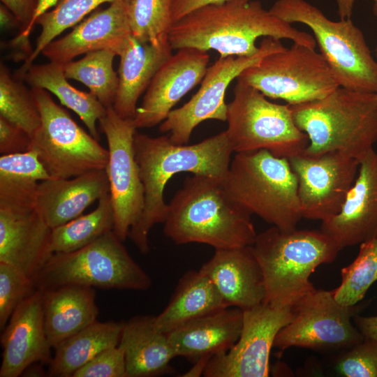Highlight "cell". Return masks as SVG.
I'll return each instance as SVG.
<instances>
[{
  "label": "cell",
  "mask_w": 377,
  "mask_h": 377,
  "mask_svg": "<svg viewBox=\"0 0 377 377\" xmlns=\"http://www.w3.org/2000/svg\"><path fill=\"white\" fill-rule=\"evenodd\" d=\"M133 147L144 186L145 204L128 237L142 253L149 251V235L157 223H163L168 204L164 189L179 172H191L223 179L233 151L226 131L193 145L172 142L168 135L151 137L137 131Z\"/></svg>",
  "instance_id": "1"
},
{
  "label": "cell",
  "mask_w": 377,
  "mask_h": 377,
  "mask_svg": "<svg viewBox=\"0 0 377 377\" xmlns=\"http://www.w3.org/2000/svg\"><path fill=\"white\" fill-rule=\"evenodd\" d=\"M291 24L258 1L228 0L200 7L173 22L169 43L173 50H214L221 57L255 54L260 37L290 39L315 49L314 37Z\"/></svg>",
  "instance_id": "2"
},
{
  "label": "cell",
  "mask_w": 377,
  "mask_h": 377,
  "mask_svg": "<svg viewBox=\"0 0 377 377\" xmlns=\"http://www.w3.org/2000/svg\"><path fill=\"white\" fill-rule=\"evenodd\" d=\"M222 180L187 177L168 204L164 234L177 244L200 243L215 249L251 246L257 236L251 215L230 197Z\"/></svg>",
  "instance_id": "3"
},
{
  "label": "cell",
  "mask_w": 377,
  "mask_h": 377,
  "mask_svg": "<svg viewBox=\"0 0 377 377\" xmlns=\"http://www.w3.org/2000/svg\"><path fill=\"white\" fill-rule=\"evenodd\" d=\"M290 106L308 137L306 154L339 152L360 161L377 141L376 93L339 87L324 98Z\"/></svg>",
  "instance_id": "4"
},
{
  "label": "cell",
  "mask_w": 377,
  "mask_h": 377,
  "mask_svg": "<svg viewBox=\"0 0 377 377\" xmlns=\"http://www.w3.org/2000/svg\"><path fill=\"white\" fill-rule=\"evenodd\" d=\"M251 249L263 274L265 302L273 306H293L314 290L311 274L340 251L320 230L285 231L273 226L257 234Z\"/></svg>",
  "instance_id": "5"
},
{
  "label": "cell",
  "mask_w": 377,
  "mask_h": 377,
  "mask_svg": "<svg viewBox=\"0 0 377 377\" xmlns=\"http://www.w3.org/2000/svg\"><path fill=\"white\" fill-rule=\"evenodd\" d=\"M230 195L251 215L282 230L302 219L297 180L288 158L267 149L236 153L222 180Z\"/></svg>",
  "instance_id": "6"
},
{
  "label": "cell",
  "mask_w": 377,
  "mask_h": 377,
  "mask_svg": "<svg viewBox=\"0 0 377 377\" xmlns=\"http://www.w3.org/2000/svg\"><path fill=\"white\" fill-rule=\"evenodd\" d=\"M269 11L281 20L309 27L339 87L377 92V62L362 31L350 19L335 22L305 0H277Z\"/></svg>",
  "instance_id": "7"
},
{
  "label": "cell",
  "mask_w": 377,
  "mask_h": 377,
  "mask_svg": "<svg viewBox=\"0 0 377 377\" xmlns=\"http://www.w3.org/2000/svg\"><path fill=\"white\" fill-rule=\"evenodd\" d=\"M113 230L70 253H54L34 280L46 290L68 284L146 290L149 276L133 259Z\"/></svg>",
  "instance_id": "8"
},
{
  "label": "cell",
  "mask_w": 377,
  "mask_h": 377,
  "mask_svg": "<svg viewBox=\"0 0 377 377\" xmlns=\"http://www.w3.org/2000/svg\"><path fill=\"white\" fill-rule=\"evenodd\" d=\"M228 104L226 130L234 152L267 149L289 158L304 151L306 133L295 124L289 104L269 101L254 87L237 80Z\"/></svg>",
  "instance_id": "9"
},
{
  "label": "cell",
  "mask_w": 377,
  "mask_h": 377,
  "mask_svg": "<svg viewBox=\"0 0 377 377\" xmlns=\"http://www.w3.org/2000/svg\"><path fill=\"white\" fill-rule=\"evenodd\" d=\"M31 91L40 124L31 138L29 149L36 151L51 178L67 179L105 170L108 149L56 103L49 91L38 87H31Z\"/></svg>",
  "instance_id": "10"
},
{
  "label": "cell",
  "mask_w": 377,
  "mask_h": 377,
  "mask_svg": "<svg viewBox=\"0 0 377 377\" xmlns=\"http://www.w3.org/2000/svg\"><path fill=\"white\" fill-rule=\"evenodd\" d=\"M236 80L289 105L324 98L339 87L322 54L297 43L265 56Z\"/></svg>",
  "instance_id": "11"
},
{
  "label": "cell",
  "mask_w": 377,
  "mask_h": 377,
  "mask_svg": "<svg viewBox=\"0 0 377 377\" xmlns=\"http://www.w3.org/2000/svg\"><path fill=\"white\" fill-rule=\"evenodd\" d=\"M355 310L339 304L332 290L315 288L293 306V319L278 332L273 347L281 353L291 347L347 350L364 338L351 322Z\"/></svg>",
  "instance_id": "12"
},
{
  "label": "cell",
  "mask_w": 377,
  "mask_h": 377,
  "mask_svg": "<svg viewBox=\"0 0 377 377\" xmlns=\"http://www.w3.org/2000/svg\"><path fill=\"white\" fill-rule=\"evenodd\" d=\"M36 189L0 190V262L34 281L53 254L52 228L36 207Z\"/></svg>",
  "instance_id": "13"
},
{
  "label": "cell",
  "mask_w": 377,
  "mask_h": 377,
  "mask_svg": "<svg viewBox=\"0 0 377 377\" xmlns=\"http://www.w3.org/2000/svg\"><path fill=\"white\" fill-rule=\"evenodd\" d=\"M284 48L280 40L265 37L259 50L252 56L220 57L207 68L198 91L187 103L169 113L159 131L168 133L172 142L185 145L201 122L208 119L226 121L228 104L225 94L230 82L265 56Z\"/></svg>",
  "instance_id": "14"
},
{
  "label": "cell",
  "mask_w": 377,
  "mask_h": 377,
  "mask_svg": "<svg viewBox=\"0 0 377 377\" xmlns=\"http://www.w3.org/2000/svg\"><path fill=\"white\" fill-rule=\"evenodd\" d=\"M98 122L108 147L105 170L114 211L113 231L124 242L139 220L145 204L144 186L133 147L137 128L133 119L119 117L112 107L107 108Z\"/></svg>",
  "instance_id": "15"
},
{
  "label": "cell",
  "mask_w": 377,
  "mask_h": 377,
  "mask_svg": "<svg viewBox=\"0 0 377 377\" xmlns=\"http://www.w3.org/2000/svg\"><path fill=\"white\" fill-rule=\"evenodd\" d=\"M293 306L263 302L243 310L242 332L237 342L224 354L212 357L205 377H265L276 334L293 319Z\"/></svg>",
  "instance_id": "16"
},
{
  "label": "cell",
  "mask_w": 377,
  "mask_h": 377,
  "mask_svg": "<svg viewBox=\"0 0 377 377\" xmlns=\"http://www.w3.org/2000/svg\"><path fill=\"white\" fill-rule=\"evenodd\" d=\"M297 180L302 218L323 221L341 209L359 169V161L339 152L288 158Z\"/></svg>",
  "instance_id": "17"
},
{
  "label": "cell",
  "mask_w": 377,
  "mask_h": 377,
  "mask_svg": "<svg viewBox=\"0 0 377 377\" xmlns=\"http://www.w3.org/2000/svg\"><path fill=\"white\" fill-rule=\"evenodd\" d=\"M177 50L158 69L146 90L133 119L136 128L161 124L180 99L202 82L209 61L207 52L189 47Z\"/></svg>",
  "instance_id": "18"
},
{
  "label": "cell",
  "mask_w": 377,
  "mask_h": 377,
  "mask_svg": "<svg viewBox=\"0 0 377 377\" xmlns=\"http://www.w3.org/2000/svg\"><path fill=\"white\" fill-rule=\"evenodd\" d=\"M320 230L339 250L377 237V152L359 161L355 180L340 211L321 221Z\"/></svg>",
  "instance_id": "19"
},
{
  "label": "cell",
  "mask_w": 377,
  "mask_h": 377,
  "mask_svg": "<svg viewBox=\"0 0 377 377\" xmlns=\"http://www.w3.org/2000/svg\"><path fill=\"white\" fill-rule=\"evenodd\" d=\"M131 0H117L105 9H96L73 30L50 42L41 54L49 61L65 64L88 52L110 50L117 55L131 36L128 22Z\"/></svg>",
  "instance_id": "20"
},
{
  "label": "cell",
  "mask_w": 377,
  "mask_h": 377,
  "mask_svg": "<svg viewBox=\"0 0 377 377\" xmlns=\"http://www.w3.org/2000/svg\"><path fill=\"white\" fill-rule=\"evenodd\" d=\"M42 290L37 289L22 302L3 330L0 377H17L31 364H49L52 348L47 339Z\"/></svg>",
  "instance_id": "21"
},
{
  "label": "cell",
  "mask_w": 377,
  "mask_h": 377,
  "mask_svg": "<svg viewBox=\"0 0 377 377\" xmlns=\"http://www.w3.org/2000/svg\"><path fill=\"white\" fill-rule=\"evenodd\" d=\"M199 270L212 281L229 307L243 311L265 302L263 274L251 246L216 249Z\"/></svg>",
  "instance_id": "22"
},
{
  "label": "cell",
  "mask_w": 377,
  "mask_h": 377,
  "mask_svg": "<svg viewBox=\"0 0 377 377\" xmlns=\"http://www.w3.org/2000/svg\"><path fill=\"white\" fill-rule=\"evenodd\" d=\"M110 192L105 170H96L67 179L38 183L36 207L47 224L54 228L81 216L86 208Z\"/></svg>",
  "instance_id": "23"
},
{
  "label": "cell",
  "mask_w": 377,
  "mask_h": 377,
  "mask_svg": "<svg viewBox=\"0 0 377 377\" xmlns=\"http://www.w3.org/2000/svg\"><path fill=\"white\" fill-rule=\"evenodd\" d=\"M243 311L230 306L193 320L168 334L176 357L197 362L226 353L238 340Z\"/></svg>",
  "instance_id": "24"
},
{
  "label": "cell",
  "mask_w": 377,
  "mask_h": 377,
  "mask_svg": "<svg viewBox=\"0 0 377 377\" xmlns=\"http://www.w3.org/2000/svg\"><path fill=\"white\" fill-rule=\"evenodd\" d=\"M170 44L156 47L142 43L132 35L118 54L119 84L113 109L124 119H133L137 103L145 93L161 66L172 54Z\"/></svg>",
  "instance_id": "25"
},
{
  "label": "cell",
  "mask_w": 377,
  "mask_h": 377,
  "mask_svg": "<svg viewBox=\"0 0 377 377\" xmlns=\"http://www.w3.org/2000/svg\"><path fill=\"white\" fill-rule=\"evenodd\" d=\"M42 293L44 326L52 348L97 320L92 287L68 284Z\"/></svg>",
  "instance_id": "26"
},
{
  "label": "cell",
  "mask_w": 377,
  "mask_h": 377,
  "mask_svg": "<svg viewBox=\"0 0 377 377\" xmlns=\"http://www.w3.org/2000/svg\"><path fill=\"white\" fill-rule=\"evenodd\" d=\"M119 346L125 357L127 377H151L171 373L176 357L168 334L158 331L154 316H138L124 323Z\"/></svg>",
  "instance_id": "27"
},
{
  "label": "cell",
  "mask_w": 377,
  "mask_h": 377,
  "mask_svg": "<svg viewBox=\"0 0 377 377\" xmlns=\"http://www.w3.org/2000/svg\"><path fill=\"white\" fill-rule=\"evenodd\" d=\"M227 307L229 306L208 276L200 270H191L179 279L165 308L154 316V325L158 331L168 334Z\"/></svg>",
  "instance_id": "28"
},
{
  "label": "cell",
  "mask_w": 377,
  "mask_h": 377,
  "mask_svg": "<svg viewBox=\"0 0 377 377\" xmlns=\"http://www.w3.org/2000/svg\"><path fill=\"white\" fill-rule=\"evenodd\" d=\"M124 323L98 320L69 337L57 347L48 364L47 374L53 377H72L95 356L119 343Z\"/></svg>",
  "instance_id": "29"
},
{
  "label": "cell",
  "mask_w": 377,
  "mask_h": 377,
  "mask_svg": "<svg viewBox=\"0 0 377 377\" xmlns=\"http://www.w3.org/2000/svg\"><path fill=\"white\" fill-rule=\"evenodd\" d=\"M23 80L31 87L41 88L53 94L61 105L79 116L94 138L99 139L96 122L105 114L107 108L91 93L78 90L68 82L64 64L52 61L32 64Z\"/></svg>",
  "instance_id": "30"
},
{
  "label": "cell",
  "mask_w": 377,
  "mask_h": 377,
  "mask_svg": "<svg viewBox=\"0 0 377 377\" xmlns=\"http://www.w3.org/2000/svg\"><path fill=\"white\" fill-rule=\"evenodd\" d=\"M114 211L110 193L98 200L90 213L52 228L50 250L54 253H70L80 249L113 230Z\"/></svg>",
  "instance_id": "31"
},
{
  "label": "cell",
  "mask_w": 377,
  "mask_h": 377,
  "mask_svg": "<svg viewBox=\"0 0 377 377\" xmlns=\"http://www.w3.org/2000/svg\"><path fill=\"white\" fill-rule=\"evenodd\" d=\"M115 56L110 50L88 52L80 59L64 64L65 76L84 84L106 108L112 107L119 84L118 74L113 68Z\"/></svg>",
  "instance_id": "32"
},
{
  "label": "cell",
  "mask_w": 377,
  "mask_h": 377,
  "mask_svg": "<svg viewBox=\"0 0 377 377\" xmlns=\"http://www.w3.org/2000/svg\"><path fill=\"white\" fill-rule=\"evenodd\" d=\"M117 0H58L52 8L43 13L36 21L40 32L29 57L17 71L16 76L23 80L28 68L43 49L64 31L83 20L85 17L105 3Z\"/></svg>",
  "instance_id": "33"
},
{
  "label": "cell",
  "mask_w": 377,
  "mask_h": 377,
  "mask_svg": "<svg viewBox=\"0 0 377 377\" xmlns=\"http://www.w3.org/2000/svg\"><path fill=\"white\" fill-rule=\"evenodd\" d=\"M0 65V117L26 131L31 138L40 124V115L31 90Z\"/></svg>",
  "instance_id": "34"
},
{
  "label": "cell",
  "mask_w": 377,
  "mask_h": 377,
  "mask_svg": "<svg viewBox=\"0 0 377 377\" xmlns=\"http://www.w3.org/2000/svg\"><path fill=\"white\" fill-rule=\"evenodd\" d=\"M173 0H131L128 22L131 35L156 47L169 44Z\"/></svg>",
  "instance_id": "35"
},
{
  "label": "cell",
  "mask_w": 377,
  "mask_h": 377,
  "mask_svg": "<svg viewBox=\"0 0 377 377\" xmlns=\"http://www.w3.org/2000/svg\"><path fill=\"white\" fill-rule=\"evenodd\" d=\"M341 274V284L332 290L334 298L343 306H354L377 281V237L360 244L357 256Z\"/></svg>",
  "instance_id": "36"
},
{
  "label": "cell",
  "mask_w": 377,
  "mask_h": 377,
  "mask_svg": "<svg viewBox=\"0 0 377 377\" xmlns=\"http://www.w3.org/2000/svg\"><path fill=\"white\" fill-rule=\"evenodd\" d=\"M49 179L51 177L33 149L1 155L0 185L31 187Z\"/></svg>",
  "instance_id": "37"
},
{
  "label": "cell",
  "mask_w": 377,
  "mask_h": 377,
  "mask_svg": "<svg viewBox=\"0 0 377 377\" xmlns=\"http://www.w3.org/2000/svg\"><path fill=\"white\" fill-rule=\"evenodd\" d=\"M36 290L34 280L14 267L0 262V329L1 331L17 306Z\"/></svg>",
  "instance_id": "38"
},
{
  "label": "cell",
  "mask_w": 377,
  "mask_h": 377,
  "mask_svg": "<svg viewBox=\"0 0 377 377\" xmlns=\"http://www.w3.org/2000/svg\"><path fill=\"white\" fill-rule=\"evenodd\" d=\"M333 369L339 376L377 377V341L364 337L341 351L333 361Z\"/></svg>",
  "instance_id": "39"
},
{
  "label": "cell",
  "mask_w": 377,
  "mask_h": 377,
  "mask_svg": "<svg viewBox=\"0 0 377 377\" xmlns=\"http://www.w3.org/2000/svg\"><path fill=\"white\" fill-rule=\"evenodd\" d=\"M72 377H127L123 349L118 345L101 352Z\"/></svg>",
  "instance_id": "40"
},
{
  "label": "cell",
  "mask_w": 377,
  "mask_h": 377,
  "mask_svg": "<svg viewBox=\"0 0 377 377\" xmlns=\"http://www.w3.org/2000/svg\"><path fill=\"white\" fill-rule=\"evenodd\" d=\"M31 140L26 131L0 117L1 155L26 151L29 149Z\"/></svg>",
  "instance_id": "41"
},
{
  "label": "cell",
  "mask_w": 377,
  "mask_h": 377,
  "mask_svg": "<svg viewBox=\"0 0 377 377\" xmlns=\"http://www.w3.org/2000/svg\"><path fill=\"white\" fill-rule=\"evenodd\" d=\"M40 0H1L20 24L19 33L24 31L31 24Z\"/></svg>",
  "instance_id": "42"
},
{
  "label": "cell",
  "mask_w": 377,
  "mask_h": 377,
  "mask_svg": "<svg viewBox=\"0 0 377 377\" xmlns=\"http://www.w3.org/2000/svg\"><path fill=\"white\" fill-rule=\"evenodd\" d=\"M228 0H173L172 22L178 20L190 12L206 5L222 3Z\"/></svg>",
  "instance_id": "43"
},
{
  "label": "cell",
  "mask_w": 377,
  "mask_h": 377,
  "mask_svg": "<svg viewBox=\"0 0 377 377\" xmlns=\"http://www.w3.org/2000/svg\"><path fill=\"white\" fill-rule=\"evenodd\" d=\"M355 326L364 337L377 341V315L373 316H354Z\"/></svg>",
  "instance_id": "44"
},
{
  "label": "cell",
  "mask_w": 377,
  "mask_h": 377,
  "mask_svg": "<svg viewBox=\"0 0 377 377\" xmlns=\"http://www.w3.org/2000/svg\"><path fill=\"white\" fill-rule=\"evenodd\" d=\"M57 1L58 0H40L31 24L24 31L19 33L15 38L23 41H29V36L36 24V20L43 13L52 8Z\"/></svg>",
  "instance_id": "45"
},
{
  "label": "cell",
  "mask_w": 377,
  "mask_h": 377,
  "mask_svg": "<svg viewBox=\"0 0 377 377\" xmlns=\"http://www.w3.org/2000/svg\"><path fill=\"white\" fill-rule=\"evenodd\" d=\"M0 24L3 30H9L17 27H20L14 14L4 5H0Z\"/></svg>",
  "instance_id": "46"
},
{
  "label": "cell",
  "mask_w": 377,
  "mask_h": 377,
  "mask_svg": "<svg viewBox=\"0 0 377 377\" xmlns=\"http://www.w3.org/2000/svg\"><path fill=\"white\" fill-rule=\"evenodd\" d=\"M336 2L340 19H350L353 13L355 0H336Z\"/></svg>",
  "instance_id": "47"
},
{
  "label": "cell",
  "mask_w": 377,
  "mask_h": 377,
  "mask_svg": "<svg viewBox=\"0 0 377 377\" xmlns=\"http://www.w3.org/2000/svg\"><path fill=\"white\" fill-rule=\"evenodd\" d=\"M373 12L374 14L377 17V3H375L373 6ZM376 50L377 52V47L376 48ZM376 98H377V92L376 93Z\"/></svg>",
  "instance_id": "48"
},
{
  "label": "cell",
  "mask_w": 377,
  "mask_h": 377,
  "mask_svg": "<svg viewBox=\"0 0 377 377\" xmlns=\"http://www.w3.org/2000/svg\"><path fill=\"white\" fill-rule=\"evenodd\" d=\"M375 1V3H377V0H374Z\"/></svg>",
  "instance_id": "49"
}]
</instances>
